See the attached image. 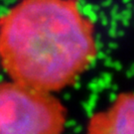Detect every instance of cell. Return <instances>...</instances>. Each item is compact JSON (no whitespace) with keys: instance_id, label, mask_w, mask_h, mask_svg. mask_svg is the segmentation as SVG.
I'll return each mask as SVG.
<instances>
[{"instance_id":"1","label":"cell","mask_w":134,"mask_h":134,"mask_svg":"<svg viewBox=\"0 0 134 134\" xmlns=\"http://www.w3.org/2000/svg\"><path fill=\"white\" fill-rule=\"evenodd\" d=\"M96 56L94 24L79 0H20L0 18V62L19 85L54 94Z\"/></svg>"},{"instance_id":"2","label":"cell","mask_w":134,"mask_h":134,"mask_svg":"<svg viewBox=\"0 0 134 134\" xmlns=\"http://www.w3.org/2000/svg\"><path fill=\"white\" fill-rule=\"evenodd\" d=\"M67 107L53 93L0 82V134H63Z\"/></svg>"},{"instance_id":"3","label":"cell","mask_w":134,"mask_h":134,"mask_svg":"<svg viewBox=\"0 0 134 134\" xmlns=\"http://www.w3.org/2000/svg\"><path fill=\"white\" fill-rule=\"evenodd\" d=\"M85 134H134V91L121 92L106 108L93 112Z\"/></svg>"}]
</instances>
